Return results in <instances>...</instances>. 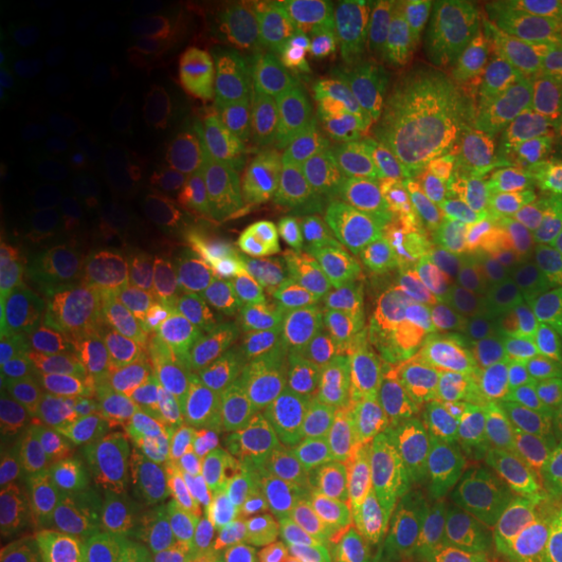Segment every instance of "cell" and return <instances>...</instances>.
Masks as SVG:
<instances>
[{
	"label": "cell",
	"mask_w": 562,
	"mask_h": 562,
	"mask_svg": "<svg viewBox=\"0 0 562 562\" xmlns=\"http://www.w3.org/2000/svg\"><path fill=\"white\" fill-rule=\"evenodd\" d=\"M70 562H157L149 524L83 526L70 550Z\"/></svg>",
	"instance_id": "obj_24"
},
{
	"label": "cell",
	"mask_w": 562,
	"mask_h": 562,
	"mask_svg": "<svg viewBox=\"0 0 562 562\" xmlns=\"http://www.w3.org/2000/svg\"><path fill=\"white\" fill-rule=\"evenodd\" d=\"M336 269L328 245L311 235L286 266L277 292V313L294 334L323 336L331 326Z\"/></svg>",
	"instance_id": "obj_13"
},
{
	"label": "cell",
	"mask_w": 562,
	"mask_h": 562,
	"mask_svg": "<svg viewBox=\"0 0 562 562\" xmlns=\"http://www.w3.org/2000/svg\"><path fill=\"white\" fill-rule=\"evenodd\" d=\"M442 505L453 521L474 526L505 542L529 547L521 484L505 422L472 440L467 456L442 487Z\"/></svg>",
	"instance_id": "obj_6"
},
{
	"label": "cell",
	"mask_w": 562,
	"mask_h": 562,
	"mask_svg": "<svg viewBox=\"0 0 562 562\" xmlns=\"http://www.w3.org/2000/svg\"><path fill=\"white\" fill-rule=\"evenodd\" d=\"M186 368L195 372L203 381L211 383V389L220 393L222 404L245 406L258 396L261 381L256 370L250 368L248 357L243 355L240 344L227 339V336H199L186 349Z\"/></svg>",
	"instance_id": "obj_21"
},
{
	"label": "cell",
	"mask_w": 562,
	"mask_h": 562,
	"mask_svg": "<svg viewBox=\"0 0 562 562\" xmlns=\"http://www.w3.org/2000/svg\"><path fill=\"white\" fill-rule=\"evenodd\" d=\"M281 167L269 159L252 157L235 167L229 182V203L237 214L258 216L279 201Z\"/></svg>",
	"instance_id": "obj_28"
},
{
	"label": "cell",
	"mask_w": 562,
	"mask_h": 562,
	"mask_svg": "<svg viewBox=\"0 0 562 562\" xmlns=\"http://www.w3.org/2000/svg\"><path fill=\"white\" fill-rule=\"evenodd\" d=\"M149 529L157 562H201L209 529L201 501L188 487L159 492L149 513Z\"/></svg>",
	"instance_id": "obj_18"
},
{
	"label": "cell",
	"mask_w": 562,
	"mask_h": 562,
	"mask_svg": "<svg viewBox=\"0 0 562 562\" xmlns=\"http://www.w3.org/2000/svg\"><path fill=\"white\" fill-rule=\"evenodd\" d=\"M188 167L206 191H222L232 182V144L222 125L201 121L188 133Z\"/></svg>",
	"instance_id": "obj_27"
},
{
	"label": "cell",
	"mask_w": 562,
	"mask_h": 562,
	"mask_svg": "<svg viewBox=\"0 0 562 562\" xmlns=\"http://www.w3.org/2000/svg\"><path fill=\"white\" fill-rule=\"evenodd\" d=\"M537 151V266L562 261V123L533 131Z\"/></svg>",
	"instance_id": "obj_20"
},
{
	"label": "cell",
	"mask_w": 562,
	"mask_h": 562,
	"mask_svg": "<svg viewBox=\"0 0 562 562\" xmlns=\"http://www.w3.org/2000/svg\"><path fill=\"white\" fill-rule=\"evenodd\" d=\"M430 110L432 97H341L321 121L323 149L339 165L362 167L368 159L402 144Z\"/></svg>",
	"instance_id": "obj_10"
},
{
	"label": "cell",
	"mask_w": 562,
	"mask_h": 562,
	"mask_svg": "<svg viewBox=\"0 0 562 562\" xmlns=\"http://www.w3.org/2000/svg\"><path fill=\"white\" fill-rule=\"evenodd\" d=\"M121 318L140 339L157 341L161 347L193 339L206 323L201 305L191 294L157 281H131L117 300Z\"/></svg>",
	"instance_id": "obj_16"
},
{
	"label": "cell",
	"mask_w": 562,
	"mask_h": 562,
	"mask_svg": "<svg viewBox=\"0 0 562 562\" xmlns=\"http://www.w3.org/2000/svg\"><path fill=\"white\" fill-rule=\"evenodd\" d=\"M323 79L341 97H435L438 60L412 37H370L344 42L328 55Z\"/></svg>",
	"instance_id": "obj_8"
},
{
	"label": "cell",
	"mask_w": 562,
	"mask_h": 562,
	"mask_svg": "<svg viewBox=\"0 0 562 562\" xmlns=\"http://www.w3.org/2000/svg\"><path fill=\"white\" fill-rule=\"evenodd\" d=\"M469 446L472 440L463 435L412 414V417H398L385 425L375 438L372 453L378 463H383L393 474L417 482H432L451 476L467 456Z\"/></svg>",
	"instance_id": "obj_12"
},
{
	"label": "cell",
	"mask_w": 562,
	"mask_h": 562,
	"mask_svg": "<svg viewBox=\"0 0 562 562\" xmlns=\"http://www.w3.org/2000/svg\"><path fill=\"white\" fill-rule=\"evenodd\" d=\"M505 341L524 389L562 409V315L539 277L521 281L510 292Z\"/></svg>",
	"instance_id": "obj_9"
},
{
	"label": "cell",
	"mask_w": 562,
	"mask_h": 562,
	"mask_svg": "<svg viewBox=\"0 0 562 562\" xmlns=\"http://www.w3.org/2000/svg\"><path fill=\"white\" fill-rule=\"evenodd\" d=\"M328 539L311 516L277 503L248 524V562H326Z\"/></svg>",
	"instance_id": "obj_17"
},
{
	"label": "cell",
	"mask_w": 562,
	"mask_h": 562,
	"mask_svg": "<svg viewBox=\"0 0 562 562\" xmlns=\"http://www.w3.org/2000/svg\"><path fill=\"white\" fill-rule=\"evenodd\" d=\"M157 476L128 459H110L91 467L79 484L83 526L144 521L157 503Z\"/></svg>",
	"instance_id": "obj_14"
},
{
	"label": "cell",
	"mask_w": 562,
	"mask_h": 562,
	"mask_svg": "<svg viewBox=\"0 0 562 562\" xmlns=\"http://www.w3.org/2000/svg\"><path fill=\"white\" fill-rule=\"evenodd\" d=\"M170 406L172 417L180 425L193 427V430L216 425L224 409L220 393L211 389V383L203 381L201 375H195V372H186V375H180L172 383Z\"/></svg>",
	"instance_id": "obj_30"
},
{
	"label": "cell",
	"mask_w": 562,
	"mask_h": 562,
	"mask_svg": "<svg viewBox=\"0 0 562 562\" xmlns=\"http://www.w3.org/2000/svg\"><path fill=\"white\" fill-rule=\"evenodd\" d=\"M516 370V368H513ZM508 435L521 484L526 539L539 554L562 552V409L513 381Z\"/></svg>",
	"instance_id": "obj_5"
},
{
	"label": "cell",
	"mask_w": 562,
	"mask_h": 562,
	"mask_svg": "<svg viewBox=\"0 0 562 562\" xmlns=\"http://www.w3.org/2000/svg\"><path fill=\"white\" fill-rule=\"evenodd\" d=\"M294 76V63L284 53H263L250 58L243 66L240 83L245 91L256 97H266L271 91H281Z\"/></svg>",
	"instance_id": "obj_33"
},
{
	"label": "cell",
	"mask_w": 562,
	"mask_h": 562,
	"mask_svg": "<svg viewBox=\"0 0 562 562\" xmlns=\"http://www.w3.org/2000/svg\"><path fill=\"white\" fill-rule=\"evenodd\" d=\"M237 32H220L216 37H211L206 45L199 47L193 55V68L199 70V74H209V70L220 68L224 60L229 58L232 50L237 47Z\"/></svg>",
	"instance_id": "obj_36"
},
{
	"label": "cell",
	"mask_w": 562,
	"mask_h": 562,
	"mask_svg": "<svg viewBox=\"0 0 562 562\" xmlns=\"http://www.w3.org/2000/svg\"><path fill=\"white\" fill-rule=\"evenodd\" d=\"M110 159L102 146H53L32 159L30 178L55 199H81L104 180Z\"/></svg>",
	"instance_id": "obj_22"
},
{
	"label": "cell",
	"mask_w": 562,
	"mask_h": 562,
	"mask_svg": "<svg viewBox=\"0 0 562 562\" xmlns=\"http://www.w3.org/2000/svg\"><path fill=\"white\" fill-rule=\"evenodd\" d=\"M167 140V125L157 112H138L115 131L112 138V159L117 165L138 170L159 157Z\"/></svg>",
	"instance_id": "obj_29"
},
{
	"label": "cell",
	"mask_w": 562,
	"mask_h": 562,
	"mask_svg": "<svg viewBox=\"0 0 562 562\" xmlns=\"http://www.w3.org/2000/svg\"><path fill=\"white\" fill-rule=\"evenodd\" d=\"M121 336V315L94 305H74L53 323V349L66 357L108 349Z\"/></svg>",
	"instance_id": "obj_25"
},
{
	"label": "cell",
	"mask_w": 562,
	"mask_h": 562,
	"mask_svg": "<svg viewBox=\"0 0 562 562\" xmlns=\"http://www.w3.org/2000/svg\"><path fill=\"white\" fill-rule=\"evenodd\" d=\"M448 203L476 240L505 252L537 248V151L513 125L474 117L448 146Z\"/></svg>",
	"instance_id": "obj_1"
},
{
	"label": "cell",
	"mask_w": 562,
	"mask_h": 562,
	"mask_svg": "<svg viewBox=\"0 0 562 562\" xmlns=\"http://www.w3.org/2000/svg\"><path fill=\"white\" fill-rule=\"evenodd\" d=\"M539 55H542V76L547 87H550L554 100L562 102V16L544 32Z\"/></svg>",
	"instance_id": "obj_35"
},
{
	"label": "cell",
	"mask_w": 562,
	"mask_h": 562,
	"mask_svg": "<svg viewBox=\"0 0 562 562\" xmlns=\"http://www.w3.org/2000/svg\"><path fill=\"white\" fill-rule=\"evenodd\" d=\"M89 432L121 453H157L172 440V422L136 391L94 393L83 406Z\"/></svg>",
	"instance_id": "obj_15"
},
{
	"label": "cell",
	"mask_w": 562,
	"mask_h": 562,
	"mask_svg": "<svg viewBox=\"0 0 562 562\" xmlns=\"http://www.w3.org/2000/svg\"><path fill=\"white\" fill-rule=\"evenodd\" d=\"M26 89L45 115L55 121H74L100 100L102 79L89 63L53 58L34 63L26 70Z\"/></svg>",
	"instance_id": "obj_19"
},
{
	"label": "cell",
	"mask_w": 562,
	"mask_h": 562,
	"mask_svg": "<svg viewBox=\"0 0 562 562\" xmlns=\"http://www.w3.org/2000/svg\"><path fill=\"white\" fill-rule=\"evenodd\" d=\"M432 292V256L417 222L402 211H381L362 237L357 294L385 326H414Z\"/></svg>",
	"instance_id": "obj_4"
},
{
	"label": "cell",
	"mask_w": 562,
	"mask_h": 562,
	"mask_svg": "<svg viewBox=\"0 0 562 562\" xmlns=\"http://www.w3.org/2000/svg\"><path fill=\"white\" fill-rule=\"evenodd\" d=\"M178 472L186 487L209 505L222 521H237L248 510L250 461L237 442L220 435L199 432L182 442Z\"/></svg>",
	"instance_id": "obj_11"
},
{
	"label": "cell",
	"mask_w": 562,
	"mask_h": 562,
	"mask_svg": "<svg viewBox=\"0 0 562 562\" xmlns=\"http://www.w3.org/2000/svg\"><path fill=\"white\" fill-rule=\"evenodd\" d=\"M175 201L157 182H131L112 201V227L128 243H151L175 222Z\"/></svg>",
	"instance_id": "obj_23"
},
{
	"label": "cell",
	"mask_w": 562,
	"mask_h": 562,
	"mask_svg": "<svg viewBox=\"0 0 562 562\" xmlns=\"http://www.w3.org/2000/svg\"><path fill=\"white\" fill-rule=\"evenodd\" d=\"M108 368L121 389L136 391L167 381L175 372V357L157 341L133 339L112 351Z\"/></svg>",
	"instance_id": "obj_26"
},
{
	"label": "cell",
	"mask_w": 562,
	"mask_h": 562,
	"mask_svg": "<svg viewBox=\"0 0 562 562\" xmlns=\"http://www.w3.org/2000/svg\"><path fill=\"white\" fill-rule=\"evenodd\" d=\"M266 453L300 490L336 482L357 442V406L344 385L302 362H271L256 396Z\"/></svg>",
	"instance_id": "obj_3"
},
{
	"label": "cell",
	"mask_w": 562,
	"mask_h": 562,
	"mask_svg": "<svg viewBox=\"0 0 562 562\" xmlns=\"http://www.w3.org/2000/svg\"><path fill=\"white\" fill-rule=\"evenodd\" d=\"M355 516L364 542L389 562H451L459 554L461 533L451 513L404 484H368Z\"/></svg>",
	"instance_id": "obj_7"
},
{
	"label": "cell",
	"mask_w": 562,
	"mask_h": 562,
	"mask_svg": "<svg viewBox=\"0 0 562 562\" xmlns=\"http://www.w3.org/2000/svg\"><path fill=\"white\" fill-rule=\"evenodd\" d=\"M40 220L37 186L19 165H3L0 172V222L26 227Z\"/></svg>",
	"instance_id": "obj_31"
},
{
	"label": "cell",
	"mask_w": 562,
	"mask_h": 562,
	"mask_svg": "<svg viewBox=\"0 0 562 562\" xmlns=\"http://www.w3.org/2000/svg\"><path fill=\"white\" fill-rule=\"evenodd\" d=\"M537 277H539V281H542L544 292L550 294L552 305L558 307L562 315V261L537 266Z\"/></svg>",
	"instance_id": "obj_37"
},
{
	"label": "cell",
	"mask_w": 562,
	"mask_h": 562,
	"mask_svg": "<svg viewBox=\"0 0 562 562\" xmlns=\"http://www.w3.org/2000/svg\"><path fill=\"white\" fill-rule=\"evenodd\" d=\"M404 16L402 5L393 3H368L360 5L357 11H339V30L349 34H364L362 40H370V34H378L381 30H391Z\"/></svg>",
	"instance_id": "obj_34"
},
{
	"label": "cell",
	"mask_w": 562,
	"mask_h": 562,
	"mask_svg": "<svg viewBox=\"0 0 562 562\" xmlns=\"http://www.w3.org/2000/svg\"><path fill=\"white\" fill-rule=\"evenodd\" d=\"M165 70V47H161V37L157 30L144 26L133 37L128 63H125L123 81L131 91H146L157 87Z\"/></svg>",
	"instance_id": "obj_32"
},
{
	"label": "cell",
	"mask_w": 562,
	"mask_h": 562,
	"mask_svg": "<svg viewBox=\"0 0 562 562\" xmlns=\"http://www.w3.org/2000/svg\"><path fill=\"white\" fill-rule=\"evenodd\" d=\"M516 370L505 341V307L461 315L422 357L412 383L417 417L474 440L508 419Z\"/></svg>",
	"instance_id": "obj_2"
}]
</instances>
